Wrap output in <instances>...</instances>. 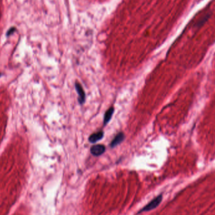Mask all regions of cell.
I'll list each match as a JSON object with an SVG mask.
<instances>
[{"mask_svg": "<svg viewBox=\"0 0 215 215\" xmlns=\"http://www.w3.org/2000/svg\"><path fill=\"white\" fill-rule=\"evenodd\" d=\"M162 199V196L161 194L156 197L155 198L152 199L151 201L149 204H147L144 208H142L140 210V211L139 212V213L141 212H143V211H150L152 209H155V208L158 206L159 205V204L161 203Z\"/></svg>", "mask_w": 215, "mask_h": 215, "instance_id": "cell-1", "label": "cell"}, {"mask_svg": "<svg viewBox=\"0 0 215 215\" xmlns=\"http://www.w3.org/2000/svg\"><path fill=\"white\" fill-rule=\"evenodd\" d=\"M125 138V136L123 132L118 133L115 136V137L114 138V139L111 141L110 143V147L114 148L115 147H117V145L120 144V143L124 140Z\"/></svg>", "mask_w": 215, "mask_h": 215, "instance_id": "cell-4", "label": "cell"}, {"mask_svg": "<svg viewBox=\"0 0 215 215\" xmlns=\"http://www.w3.org/2000/svg\"><path fill=\"white\" fill-rule=\"evenodd\" d=\"M114 108L113 107H111L109 108L105 113V116H104V120H103V123L104 125H106L109 121L111 120L112 116L114 113Z\"/></svg>", "mask_w": 215, "mask_h": 215, "instance_id": "cell-6", "label": "cell"}, {"mask_svg": "<svg viewBox=\"0 0 215 215\" xmlns=\"http://www.w3.org/2000/svg\"><path fill=\"white\" fill-rule=\"evenodd\" d=\"M14 30H15V28H11V29L8 32V33H7V35H8L9 34L10 35V34H11V32H14Z\"/></svg>", "mask_w": 215, "mask_h": 215, "instance_id": "cell-7", "label": "cell"}, {"mask_svg": "<svg viewBox=\"0 0 215 215\" xmlns=\"http://www.w3.org/2000/svg\"><path fill=\"white\" fill-rule=\"evenodd\" d=\"M104 137V132L103 131H99L91 134L89 137V141L92 143H96L97 141L101 140Z\"/></svg>", "mask_w": 215, "mask_h": 215, "instance_id": "cell-5", "label": "cell"}, {"mask_svg": "<svg viewBox=\"0 0 215 215\" xmlns=\"http://www.w3.org/2000/svg\"><path fill=\"white\" fill-rule=\"evenodd\" d=\"M75 88L77 91V93L78 94V101L80 104H83L85 102L86 100V94L84 91V89L82 88L81 84L76 82L75 84Z\"/></svg>", "mask_w": 215, "mask_h": 215, "instance_id": "cell-3", "label": "cell"}, {"mask_svg": "<svg viewBox=\"0 0 215 215\" xmlns=\"http://www.w3.org/2000/svg\"><path fill=\"white\" fill-rule=\"evenodd\" d=\"M106 151V147L105 145L102 144H98L93 145L91 147L90 152L95 157L100 156L105 153Z\"/></svg>", "mask_w": 215, "mask_h": 215, "instance_id": "cell-2", "label": "cell"}]
</instances>
